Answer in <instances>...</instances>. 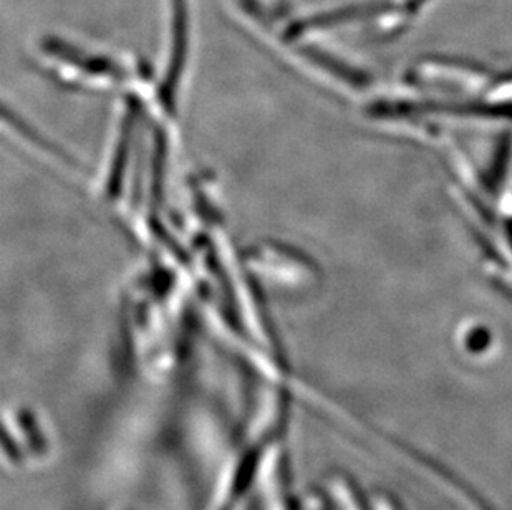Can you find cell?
<instances>
[{
    "mask_svg": "<svg viewBox=\"0 0 512 510\" xmlns=\"http://www.w3.org/2000/svg\"><path fill=\"white\" fill-rule=\"evenodd\" d=\"M173 5V58H171L170 73L166 77L165 98L173 97L178 85L183 63L188 49V5L186 0H171Z\"/></svg>",
    "mask_w": 512,
    "mask_h": 510,
    "instance_id": "obj_1",
    "label": "cell"
},
{
    "mask_svg": "<svg viewBox=\"0 0 512 510\" xmlns=\"http://www.w3.org/2000/svg\"><path fill=\"white\" fill-rule=\"evenodd\" d=\"M257 467V453L252 451L251 454H247L246 458L242 459L241 466L237 469L236 476H234V482H232V492L234 496H242L246 492L247 487L252 482L254 472Z\"/></svg>",
    "mask_w": 512,
    "mask_h": 510,
    "instance_id": "obj_2",
    "label": "cell"
},
{
    "mask_svg": "<svg viewBox=\"0 0 512 510\" xmlns=\"http://www.w3.org/2000/svg\"><path fill=\"white\" fill-rule=\"evenodd\" d=\"M20 424H22V429H24V433L27 434V438H29L30 446H32L35 451H44V436L40 433L39 426H37V421H35L34 416L30 413L20 414Z\"/></svg>",
    "mask_w": 512,
    "mask_h": 510,
    "instance_id": "obj_3",
    "label": "cell"
},
{
    "mask_svg": "<svg viewBox=\"0 0 512 510\" xmlns=\"http://www.w3.org/2000/svg\"><path fill=\"white\" fill-rule=\"evenodd\" d=\"M0 448L4 451L10 459L20 458L19 448H17V444L14 443V439L10 438L9 433L2 428V424H0Z\"/></svg>",
    "mask_w": 512,
    "mask_h": 510,
    "instance_id": "obj_4",
    "label": "cell"
}]
</instances>
